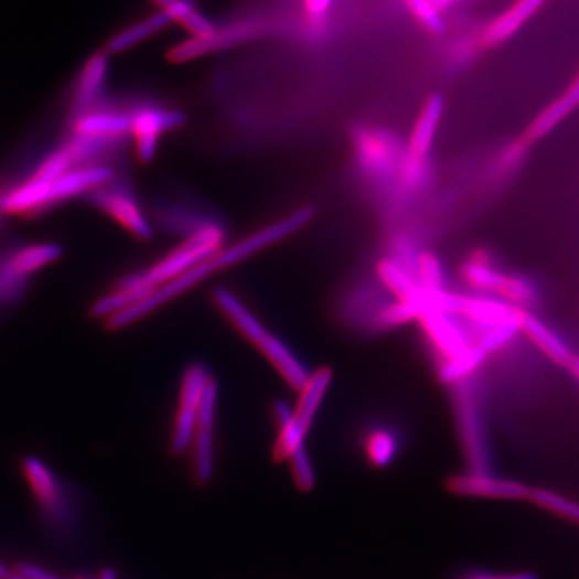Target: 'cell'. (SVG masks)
I'll list each match as a JSON object with an SVG mask.
<instances>
[{
	"label": "cell",
	"mask_w": 579,
	"mask_h": 579,
	"mask_svg": "<svg viewBox=\"0 0 579 579\" xmlns=\"http://www.w3.org/2000/svg\"><path fill=\"white\" fill-rule=\"evenodd\" d=\"M314 214L315 210L312 206H303V208L294 210L287 216L280 217L276 223L268 224V226L253 232L248 237L242 238L235 244L227 245V247L224 245L221 250L196 262L195 266L185 270L181 276L150 291L135 307L125 309V311L108 319V329L121 330L128 328V325L147 318V315L152 314V312L164 307V304L171 303L175 298L199 286V283L214 276V274L229 269L232 266L238 265V262L256 255V253L266 250V248L272 247L274 244H279L280 240H286L290 235L297 234L308 223H311Z\"/></svg>",
	"instance_id": "6da1fadb"
},
{
	"label": "cell",
	"mask_w": 579,
	"mask_h": 579,
	"mask_svg": "<svg viewBox=\"0 0 579 579\" xmlns=\"http://www.w3.org/2000/svg\"><path fill=\"white\" fill-rule=\"evenodd\" d=\"M114 179V170L104 164H83L49 182L28 179L0 195V210L9 214L39 213L65 200L87 195Z\"/></svg>",
	"instance_id": "7a4b0ae2"
},
{
	"label": "cell",
	"mask_w": 579,
	"mask_h": 579,
	"mask_svg": "<svg viewBox=\"0 0 579 579\" xmlns=\"http://www.w3.org/2000/svg\"><path fill=\"white\" fill-rule=\"evenodd\" d=\"M131 111V139L135 140L137 158L149 163L158 152L161 137L181 128L185 115L161 105H140Z\"/></svg>",
	"instance_id": "3957f363"
},
{
	"label": "cell",
	"mask_w": 579,
	"mask_h": 579,
	"mask_svg": "<svg viewBox=\"0 0 579 579\" xmlns=\"http://www.w3.org/2000/svg\"><path fill=\"white\" fill-rule=\"evenodd\" d=\"M90 202L118 221L126 230L131 232L139 240H149L153 235V227L149 217L140 208L135 193L129 191L128 185L119 184L115 179L108 184L101 185L90 193H87Z\"/></svg>",
	"instance_id": "277c9868"
},
{
	"label": "cell",
	"mask_w": 579,
	"mask_h": 579,
	"mask_svg": "<svg viewBox=\"0 0 579 579\" xmlns=\"http://www.w3.org/2000/svg\"><path fill=\"white\" fill-rule=\"evenodd\" d=\"M212 375L208 374L203 364H192L184 372L181 386V406H179L178 416H175L173 440L171 448L175 454H182L187 451L193 443L196 430V409H199L200 398L203 389L208 384Z\"/></svg>",
	"instance_id": "5b68a950"
},
{
	"label": "cell",
	"mask_w": 579,
	"mask_h": 579,
	"mask_svg": "<svg viewBox=\"0 0 579 579\" xmlns=\"http://www.w3.org/2000/svg\"><path fill=\"white\" fill-rule=\"evenodd\" d=\"M217 385L214 378L203 389L196 409V430L193 437L195 476L200 483H208L214 473V423H216Z\"/></svg>",
	"instance_id": "8992f818"
},
{
	"label": "cell",
	"mask_w": 579,
	"mask_h": 579,
	"mask_svg": "<svg viewBox=\"0 0 579 579\" xmlns=\"http://www.w3.org/2000/svg\"><path fill=\"white\" fill-rule=\"evenodd\" d=\"M262 24L255 20L237 21L229 26L219 28L213 34L205 37H192L191 41L182 42L171 49L168 58L171 62H189L203 57V55L213 54V52L224 51V49L234 47L242 44L248 39L258 37L261 34Z\"/></svg>",
	"instance_id": "52a82bcc"
},
{
	"label": "cell",
	"mask_w": 579,
	"mask_h": 579,
	"mask_svg": "<svg viewBox=\"0 0 579 579\" xmlns=\"http://www.w3.org/2000/svg\"><path fill=\"white\" fill-rule=\"evenodd\" d=\"M452 493L470 497H490L501 501H526L528 497V484L518 480L500 479L491 473H467V475L454 476L449 482Z\"/></svg>",
	"instance_id": "ba28073f"
},
{
	"label": "cell",
	"mask_w": 579,
	"mask_h": 579,
	"mask_svg": "<svg viewBox=\"0 0 579 579\" xmlns=\"http://www.w3.org/2000/svg\"><path fill=\"white\" fill-rule=\"evenodd\" d=\"M425 335L444 361L454 360L473 345L458 318L444 312L425 311L419 319Z\"/></svg>",
	"instance_id": "9c48e42d"
},
{
	"label": "cell",
	"mask_w": 579,
	"mask_h": 579,
	"mask_svg": "<svg viewBox=\"0 0 579 579\" xmlns=\"http://www.w3.org/2000/svg\"><path fill=\"white\" fill-rule=\"evenodd\" d=\"M251 343L268 357L269 363L279 371V374L286 378L291 388L301 389L307 385L311 372L301 363L300 357L294 356L293 351L279 336L274 335L265 328L251 340Z\"/></svg>",
	"instance_id": "30bf717a"
},
{
	"label": "cell",
	"mask_w": 579,
	"mask_h": 579,
	"mask_svg": "<svg viewBox=\"0 0 579 579\" xmlns=\"http://www.w3.org/2000/svg\"><path fill=\"white\" fill-rule=\"evenodd\" d=\"M107 77L108 54L107 52H97L87 60L83 72H81L79 81H77L72 104L73 119L98 107V101L104 96Z\"/></svg>",
	"instance_id": "8fae6325"
},
{
	"label": "cell",
	"mask_w": 579,
	"mask_h": 579,
	"mask_svg": "<svg viewBox=\"0 0 579 579\" xmlns=\"http://www.w3.org/2000/svg\"><path fill=\"white\" fill-rule=\"evenodd\" d=\"M546 2L547 0H517L512 3L505 12L484 28L480 37L483 47H497L514 37L522 30L523 24L532 20Z\"/></svg>",
	"instance_id": "7c38bea8"
},
{
	"label": "cell",
	"mask_w": 579,
	"mask_h": 579,
	"mask_svg": "<svg viewBox=\"0 0 579 579\" xmlns=\"http://www.w3.org/2000/svg\"><path fill=\"white\" fill-rule=\"evenodd\" d=\"M75 135L128 139L131 136V111L116 108H94L73 119Z\"/></svg>",
	"instance_id": "4fadbf2b"
},
{
	"label": "cell",
	"mask_w": 579,
	"mask_h": 579,
	"mask_svg": "<svg viewBox=\"0 0 579 579\" xmlns=\"http://www.w3.org/2000/svg\"><path fill=\"white\" fill-rule=\"evenodd\" d=\"M577 108H579V72L571 81L570 86L529 122L523 140L526 143L538 142V140L549 136Z\"/></svg>",
	"instance_id": "5bb4252c"
},
{
	"label": "cell",
	"mask_w": 579,
	"mask_h": 579,
	"mask_svg": "<svg viewBox=\"0 0 579 579\" xmlns=\"http://www.w3.org/2000/svg\"><path fill=\"white\" fill-rule=\"evenodd\" d=\"M444 100L440 94H433L425 101L419 118L414 125L412 136L407 143L406 157L414 161H427L443 118Z\"/></svg>",
	"instance_id": "9a60e30c"
},
{
	"label": "cell",
	"mask_w": 579,
	"mask_h": 579,
	"mask_svg": "<svg viewBox=\"0 0 579 579\" xmlns=\"http://www.w3.org/2000/svg\"><path fill=\"white\" fill-rule=\"evenodd\" d=\"M522 333H525L533 345L543 351L556 366L567 368L573 360L575 353L570 345L532 311L523 312Z\"/></svg>",
	"instance_id": "2e32d148"
},
{
	"label": "cell",
	"mask_w": 579,
	"mask_h": 579,
	"mask_svg": "<svg viewBox=\"0 0 579 579\" xmlns=\"http://www.w3.org/2000/svg\"><path fill=\"white\" fill-rule=\"evenodd\" d=\"M518 311L521 309L511 307L501 298H491L486 294H479V297L461 294L455 318L463 319V321L484 330L512 318Z\"/></svg>",
	"instance_id": "e0dca14e"
},
{
	"label": "cell",
	"mask_w": 579,
	"mask_h": 579,
	"mask_svg": "<svg viewBox=\"0 0 579 579\" xmlns=\"http://www.w3.org/2000/svg\"><path fill=\"white\" fill-rule=\"evenodd\" d=\"M62 255V247L57 244L28 245V247L19 248L12 255L7 256L6 261L2 262V268L10 276L24 282L31 274L58 261Z\"/></svg>",
	"instance_id": "ac0fdd59"
},
{
	"label": "cell",
	"mask_w": 579,
	"mask_h": 579,
	"mask_svg": "<svg viewBox=\"0 0 579 579\" xmlns=\"http://www.w3.org/2000/svg\"><path fill=\"white\" fill-rule=\"evenodd\" d=\"M461 414L463 433H465L467 443L473 459L479 463L475 473H487V451L486 440H484L482 417L479 414V407L472 399V393H461Z\"/></svg>",
	"instance_id": "d6986e66"
},
{
	"label": "cell",
	"mask_w": 579,
	"mask_h": 579,
	"mask_svg": "<svg viewBox=\"0 0 579 579\" xmlns=\"http://www.w3.org/2000/svg\"><path fill=\"white\" fill-rule=\"evenodd\" d=\"M332 378L333 374L329 367L319 368L314 374H311L307 385L300 389V403H298V407L294 409V416H297L298 422L303 425L304 428H308V430L311 428L312 422H314L319 407H321L325 395H328Z\"/></svg>",
	"instance_id": "ffe728a7"
},
{
	"label": "cell",
	"mask_w": 579,
	"mask_h": 579,
	"mask_svg": "<svg viewBox=\"0 0 579 579\" xmlns=\"http://www.w3.org/2000/svg\"><path fill=\"white\" fill-rule=\"evenodd\" d=\"M504 276V270L497 268L493 259L483 251L470 256L462 266L463 280L480 293H497Z\"/></svg>",
	"instance_id": "44dd1931"
},
{
	"label": "cell",
	"mask_w": 579,
	"mask_h": 579,
	"mask_svg": "<svg viewBox=\"0 0 579 579\" xmlns=\"http://www.w3.org/2000/svg\"><path fill=\"white\" fill-rule=\"evenodd\" d=\"M173 23L167 13L158 12L153 15L147 17L146 20L139 21V23L132 24V26L126 28V30L119 31L114 37L108 41L107 54H121V52L128 51V49L136 47L140 42L146 39L154 36V34L163 31L164 28L170 26Z\"/></svg>",
	"instance_id": "7402d4cb"
},
{
	"label": "cell",
	"mask_w": 579,
	"mask_h": 579,
	"mask_svg": "<svg viewBox=\"0 0 579 579\" xmlns=\"http://www.w3.org/2000/svg\"><path fill=\"white\" fill-rule=\"evenodd\" d=\"M377 274L382 283L395 294L398 300H417L422 294L416 274L410 272L406 266L395 258H385L378 262Z\"/></svg>",
	"instance_id": "603a6c76"
},
{
	"label": "cell",
	"mask_w": 579,
	"mask_h": 579,
	"mask_svg": "<svg viewBox=\"0 0 579 579\" xmlns=\"http://www.w3.org/2000/svg\"><path fill=\"white\" fill-rule=\"evenodd\" d=\"M160 6L161 12L167 13L171 21H178L185 30L191 31L193 37H205L216 31L212 20L196 10L192 0H153Z\"/></svg>",
	"instance_id": "cb8c5ba5"
},
{
	"label": "cell",
	"mask_w": 579,
	"mask_h": 579,
	"mask_svg": "<svg viewBox=\"0 0 579 579\" xmlns=\"http://www.w3.org/2000/svg\"><path fill=\"white\" fill-rule=\"evenodd\" d=\"M496 294H500L501 300H504L505 303L521 311H529L539 303L538 287L522 274L505 272Z\"/></svg>",
	"instance_id": "d4e9b609"
},
{
	"label": "cell",
	"mask_w": 579,
	"mask_h": 579,
	"mask_svg": "<svg viewBox=\"0 0 579 579\" xmlns=\"http://www.w3.org/2000/svg\"><path fill=\"white\" fill-rule=\"evenodd\" d=\"M536 507L544 508L564 521L579 525V502L547 487L529 486L528 497Z\"/></svg>",
	"instance_id": "484cf974"
},
{
	"label": "cell",
	"mask_w": 579,
	"mask_h": 579,
	"mask_svg": "<svg viewBox=\"0 0 579 579\" xmlns=\"http://www.w3.org/2000/svg\"><path fill=\"white\" fill-rule=\"evenodd\" d=\"M486 360V354L482 347L473 343L465 353L454 360L444 361L440 367V377L444 384H461L467 380L470 375L475 374L476 368L482 366L483 361Z\"/></svg>",
	"instance_id": "4316f807"
},
{
	"label": "cell",
	"mask_w": 579,
	"mask_h": 579,
	"mask_svg": "<svg viewBox=\"0 0 579 579\" xmlns=\"http://www.w3.org/2000/svg\"><path fill=\"white\" fill-rule=\"evenodd\" d=\"M423 312L422 294L417 300H396L395 303L388 304L378 312L375 324L382 329L398 328L407 322L419 321Z\"/></svg>",
	"instance_id": "83f0119b"
},
{
	"label": "cell",
	"mask_w": 579,
	"mask_h": 579,
	"mask_svg": "<svg viewBox=\"0 0 579 579\" xmlns=\"http://www.w3.org/2000/svg\"><path fill=\"white\" fill-rule=\"evenodd\" d=\"M523 312L525 311H518L517 314L505 319V321L500 322V324L483 330L479 342L475 343L482 347L486 356L487 354L494 353V351L501 350V347L508 345V343L515 339V335L522 333Z\"/></svg>",
	"instance_id": "f1b7e54d"
},
{
	"label": "cell",
	"mask_w": 579,
	"mask_h": 579,
	"mask_svg": "<svg viewBox=\"0 0 579 579\" xmlns=\"http://www.w3.org/2000/svg\"><path fill=\"white\" fill-rule=\"evenodd\" d=\"M23 470L26 473L28 482L33 486L34 493L42 501L51 502L55 500V496H57V482H55L51 470L45 467L44 462L30 455L23 461Z\"/></svg>",
	"instance_id": "f546056e"
},
{
	"label": "cell",
	"mask_w": 579,
	"mask_h": 579,
	"mask_svg": "<svg viewBox=\"0 0 579 579\" xmlns=\"http://www.w3.org/2000/svg\"><path fill=\"white\" fill-rule=\"evenodd\" d=\"M416 279L423 291L446 290L444 269L433 253H419L416 265Z\"/></svg>",
	"instance_id": "4dcf8cb0"
},
{
	"label": "cell",
	"mask_w": 579,
	"mask_h": 579,
	"mask_svg": "<svg viewBox=\"0 0 579 579\" xmlns=\"http://www.w3.org/2000/svg\"><path fill=\"white\" fill-rule=\"evenodd\" d=\"M368 459L374 465L386 467L398 454V440L388 430H377L371 435L367 443Z\"/></svg>",
	"instance_id": "1f68e13d"
},
{
	"label": "cell",
	"mask_w": 579,
	"mask_h": 579,
	"mask_svg": "<svg viewBox=\"0 0 579 579\" xmlns=\"http://www.w3.org/2000/svg\"><path fill=\"white\" fill-rule=\"evenodd\" d=\"M403 2L406 3L407 9L422 24L425 30L430 31L431 34H437V36L444 33L443 17L435 9L431 0H403Z\"/></svg>",
	"instance_id": "d6a6232c"
},
{
	"label": "cell",
	"mask_w": 579,
	"mask_h": 579,
	"mask_svg": "<svg viewBox=\"0 0 579 579\" xmlns=\"http://www.w3.org/2000/svg\"><path fill=\"white\" fill-rule=\"evenodd\" d=\"M308 431V428L298 422L297 416H294V419L287 427L280 428V437L276 448L277 454L280 458H290L297 449L304 446Z\"/></svg>",
	"instance_id": "836d02e7"
},
{
	"label": "cell",
	"mask_w": 579,
	"mask_h": 579,
	"mask_svg": "<svg viewBox=\"0 0 579 579\" xmlns=\"http://www.w3.org/2000/svg\"><path fill=\"white\" fill-rule=\"evenodd\" d=\"M291 470H293L294 482H297L300 490H312L315 483L314 465H312L311 458L307 451V446H301L300 449L290 455Z\"/></svg>",
	"instance_id": "e575fe53"
},
{
	"label": "cell",
	"mask_w": 579,
	"mask_h": 579,
	"mask_svg": "<svg viewBox=\"0 0 579 579\" xmlns=\"http://www.w3.org/2000/svg\"><path fill=\"white\" fill-rule=\"evenodd\" d=\"M459 579H539L535 571H514V573H493V571H472Z\"/></svg>",
	"instance_id": "d590c367"
},
{
	"label": "cell",
	"mask_w": 579,
	"mask_h": 579,
	"mask_svg": "<svg viewBox=\"0 0 579 579\" xmlns=\"http://www.w3.org/2000/svg\"><path fill=\"white\" fill-rule=\"evenodd\" d=\"M13 571L24 579H62L57 577V575L37 567V565L28 564V561H21V564L17 565L15 570Z\"/></svg>",
	"instance_id": "8d00e7d4"
},
{
	"label": "cell",
	"mask_w": 579,
	"mask_h": 579,
	"mask_svg": "<svg viewBox=\"0 0 579 579\" xmlns=\"http://www.w3.org/2000/svg\"><path fill=\"white\" fill-rule=\"evenodd\" d=\"M274 412H276V420L280 428L287 427L294 419V409H291L287 403H277Z\"/></svg>",
	"instance_id": "74e56055"
},
{
	"label": "cell",
	"mask_w": 579,
	"mask_h": 579,
	"mask_svg": "<svg viewBox=\"0 0 579 579\" xmlns=\"http://www.w3.org/2000/svg\"><path fill=\"white\" fill-rule=\"evenodd\" d=\"M309 15L322 17L332 6V0H304Z\"/></svg>",
	"instance_id": "f35d334b"
},
{
	"label": "cell",
	"mask_w": 579,
	"mask_h": 579,
	"mask_svg": "<svg viewBox=\"0 0 579 579\" xmlns=\"http://www.w3.org/2000/svg\"><path fill=\"white\" fill-rule=\"evenodd\" d=\"M567 368L570 371V374L573 375L575 380L579 384V354H575L573 360L570 361Z\"/></svg>",
	"instance_id": "ab89813d"
},
{
	"label": "cell",
	"mask_w": 579,
	"mask_h": 579,
	"mask_svg": "<svg viewBox=\"0 0 579 579\" xmlns=\"http://www.w3.org/2000/svg\"><path fill=\"white\" fill-rule=\"evenodd\" d=\"M459 0H431V3H433L435 9L438 10V12H443V10L449 9V7L454 6V3H458Z\"/></svg>",
	"instance_id": "60d3db41"
},
{
	"label": "cell",
	"mask_w": 579,
	"mask_h": 579,
	"mask_svg": "<svg viewBox=\"0 0 579 579\" xmlns=\"http://www.w3.org/2000/svg\"><path fill=\"white\" fill-rule=\"evenodd\" d=\"M10 575H12V570L3 561H0V579H9Z\"/></svg>",
	"instance_id": "b9f144b4"
},
{
	"label": "cell",
	"mask_w": 579,
	"mask_h": 579,
	"mask_svg": "<svg viewBox=\"0 0 579 579\" xmlns=\"http://www.w3.org/2000/svg\"><path fill=\"white\" fill-rule=\"evenodd\" d=\"M98 579H116L114 568H107V570L101 571L100 578Z\"/></svg>",
	"instance_id": "7bdbcfd3"
},
{
	"label": "cell",
	"mask_w": 579,
	"mask_h": 579,
	"mask_svg": "<svg viewBox=\"0 0 579 579\" xmlns=\"http://www.w3.org/2000/svg\"><path fill=\"white\" fill-rule=\"evenodd\" d=\"M9 579H24V578H21L20 575L15 573V571H12V575H10Z\"/></svg>",
	"instance_id": "ee69618b"
}]
</instances>
